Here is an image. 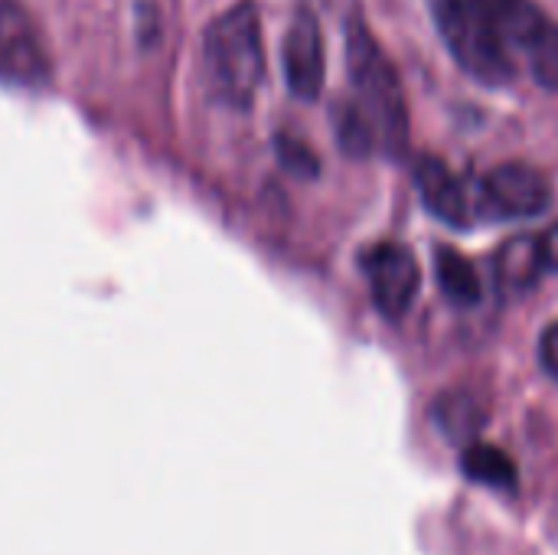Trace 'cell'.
<instances>
[{"mask_svg":"<svg viewBox=\"0 0 558 555\" xmlns=\"http://www.w3.org/2000/svg\"><path fill=\"white\" fill-rule=\"evenodd\" d=\"M206 79L213 92L232 105L248 108L265 82V46L262 20L252 0H239L222 16H216L203 36Z\"/></svg>","mask_w":558,"mask_h":555,"instance_id":"obj_1","label":"cell"},{"mask_svg":"<svg viewBox=\"0 0 558 555\" xmlns=\"http://www.w3.org/2000/svg\"><path fill=\"white\" fill-rule=\"evenodd\" d=\"M347 65L356 88V105L376 134V147L399 157L409 147L405 92L396 65L360 20H350L347 26Z\"/></svg>","mask_w":558,"mask_h":555,"instance_id":"obj_2","label":"cell"},{"mask_svg":"<svg viewBox=\"0 0 558 555\" xmlns=\"http://www.w3.org/2000/svg\"><path fill=\"white\" fill-rule=\"evenodd\" d=\"M435 20L451 56L471 79L484 85L513 82V56L500 33L494 0H438Z\"/></svg>","mask_w":558,"mask_h":555,"instance_id":"obj_3","label":"cell"},{"mask_svg":"<svg viewBox=\"0 0 558 555\" xmlns=\"http://www.w3.org/2000/svg\"><path fill=\"white\" fill-rule=\"evenodd\" d=\"M0 82L16 88H43L49 82L43 36L16 0H0Z\"/></svg>","mask_w":558,"mask_h":555,"instance_id":"obj_4","label":"cell"},{"mask_svg":"<svg viewBox=\"0 0 558 555\" xmlns=\"http://www.w3.org/2000/svg\"><path fill=\"white\" fill-rule=\"evenodd\" d=\"M366 278L373 291V304L383 317L399 321L412 311L422 288V265L412 249L399 242H379L366 255Z\"/></svg>","mask_w":558,"mask_h":555,"instance_id":"obj_5","label":"cell"},{"mask_svg":"<svg viewBox=\"0 0 558 555\" xmlns=\"http://www.w3.org/2000/svg\"><path fill=\"white\" fill-rule=\"evenodd\" d=\"M281 62H284V82L294 98L314 101L324 92L327 79V56H324V33L320 20L314 16L311 7H301L284 33L281 46Z\"/></svg>","mask_w":558,"mask_h":555,"instance_id":"obj_6","label":"cell"},{"mask_svg":"<svg viewBox=\"0 0 558 555\" xmlns=\"http://www.w3.org/2000/svg\"><path fill=\"white\" fill-rule=\"evenodd\" d=\"M484 206L497 216L507 219H533L549 209L553 203V186L543 170L530 164H500L494 167L484 183H481Z\"/></svg>","mask_w":558,"mask_h":555,"instance_id":"obj_7","label":"cell"},{"mask_svg":"<svg viewBox=\"0 0 558 555\" xmlns=\"http://www.w3.org/2000/svg\"><path fill=\"white\" fill-rule=\"evenodd\" d=\"M415 186L422 193V203L428 206L432 216H438L441 222L464 229L471 222V203L468 193L461 186V180L451 173V167L438 157H418L415 164Z\"/></svg>","mask_w":558,"mask_h":555,"instance_id":"obj_8","label":"cell"},{"mask_svg":"<svg viewBox=\"0 0 558 555\" xmlns=\"http://www.w3.org/2000/svg\"><path fill=\"white\" fill-rule=\"evenodd\" d=\"M487 406L474 393H441L432 406L435 429L458 448H468L481 442V432L487 429Z\"/></svg>","mask_w":558,"mask_h":555,"instance_id":"obj_9","label":"cell"},{"mask_svg":"<svg viewBox=\"0 0 558 555\" xmlns=\"http://www.w3.org/2000/svg\"><path fill=\"white\" fill-rule=\"evenodd\" d=\"M543 272H546V262H543L539 236H517V239H510L497 252V262H494L497 285L504 291H513V294L530 291L543 278Z\"/></svg>","mask_w":558,"mask_h":555,"instance_id":"obj_10","label":"cell"},{"mask_svg":"<svg viewBox=\"0 0 558 555\" xmlns=\"http://www.w3.org/2000/svg\"><path fill=\"white\" fill-rule=\"evenodd\" d=\"M435 275H438V285H441L445 298L454 307H477L481 304V298H484L481 275L461 252L441 245L435 252Z\"/></svg>","mask_w":558,"mask_h":555,"instance_id":"obj_11","label":"cell"},{"mask_svg":"<svg viewBox=\"0 0 558 555\" xmlns=\"http://www.w3.org/2000/svg\"><path fill=\"white\" fill-rule=\"evenodd\" d=\"M461 468H464L468 481H474V484H484L494 491H513L517 487V464L497 445H487V442L468 445L461 455Z\"/></svg>","mask_w":558,"mask_h":555,"instance_id":"obj_12","label":"cell"},{"mask_svg":"<svg viewBox=\"0 0 558 555\" xmlns=\"http://www.w3.org/2000/svg\"><path fill=\"white\" fill-rule=\"evenodd\" d=\"M494 13L500 23V33L513 49H533L539 33L546 29V16L533 0H494Z\"/></svg>","mask_w":558,"mask_h":555,"instance_id":"obj_13","label":"cell"},{"mask_svg":"<svg viewBox=\"0 0 558 555\" xmlns=\"http://www.w3.org/2000/svg\"><path fill=\"white\" fill-rule=\"evenodd\" d=\"M337 137H340L343 154H350V157H366V154H373L376 134H373V128H369V121H366V114L360 111L356 101L340 105V111H337Z\"/></svg>","mask_w":558,"mask_h":555,"instance_id":"obj_14","label":"cell"},{"mask_svg":"<svg viewBox=\"0 0 558 555\" xmlns=\"http://www.w3.org/2000/svg\"><path fill=\"white\" fill-rule=\"evenodd\" d=\"M530 62H533L536 82L549 92H558V26L546 23V29L530 49Z\"/></svg>","mask_w":558,"mask_h":555,"instance_id":"obj_15","label":"cell"},{"mask_svg":"<svg viewBox=\"0 0 558 555\" xmlns=\"http://www.w3.org/2000/svg\"><path fill=\"white\" fill-rule=\"evenodd\" d=\"M278 157H281V164L294 173V177H317V170H320V164H317V157H314V150L304 144V141H298V137H288V134H278Z\"/></svg>","mask_w":558,"mask_h":555,"instance_id":"obj_16","label":"cell"},{"mask_svg":"<svg viewBox=\"0 0 558 555\" xmlns=\"http://www.w3.org/2000/svg\"><path fill=\"white\" fill-rule=\"evenodd\" d=\"M539 363H543V370L558 383V321L549 324L543 330V337H539Z\"/></svg>","mask_w":558,"mask_h":555,"instance_id":"obj_17","label":"cell"},{"mask_svg":"<svg viewBox=\"0 0 558 555\" xmlns=\"http://www.w3.org/2000/svg\"><path fill=\"white\" fill-rule=\"evenodd\" d=\"M539 249H543L546 272H558V222L556 226H549V229L539 236Z\"/></svg>","mask_w":558,"mask_h":555,"instance_id":"obj_18","label":"cell"}]
</instances>
